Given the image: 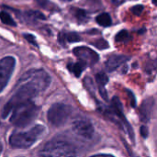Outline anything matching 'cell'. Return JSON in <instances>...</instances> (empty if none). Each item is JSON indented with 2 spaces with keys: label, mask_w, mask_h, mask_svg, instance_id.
I'll use <instances>...</instances> for the list:
<instances>
[{
  "label": "cell",
  "mask_w": 157,
  "mask_h": 157,
  "mask_svg": "<svg viewBox=\"0 0 157 157\" xmlns=\"http://www.w3.org/2000/svg\"><path fill=\"white\" fill-rule=\"evenodd\" d=\"M19 157H22V156H19Z\"/></svg>",
  "instance_id": "f1b7e54d"
},
{
  "label": "cell",
  "mask_w": 157,
  "mask_h": 157,
  "mask_svg": "<svg viewBox=\"0 0 157 157\" xmlns=\"http://www.w3.org/2000/svg\"><path fill=\"white\" fill-rule=\"evenodd\" d=\"M143 129H142V134L144 136V137H146V135H147V132L145 131V127H142Z\"/></svg>",
  "instance_id": "d4e9b609"
},
{
  "label": "cell",
  "mask_w": 157,
  "mask_h": 157,
  "mask_svg": "<svg viewBox=\"0 0 157 157\" xmlns=\"http://www.w3.org/2000/svg\"><path fill=\"white\" fill-rule=\"evenodd\" d=\"M75 17L79 20V21H85L86 19V12L83 9H80V8H76L75 10Z\"/></svg>",
  "instance_id": "d6986e66"
},
{
  "label": "cell",
  "mask_w": 157,
  "mask_h": 157,
  "mask_svg": "<svg viewBox=\"0 0 157 157\" xmlns=\"http://www.w3.org/2000/svg\"><path fill=\"white\" fill-rule=\"evenodd\" d=\"M154 99L153 98H148L144 101V103L141 106L140 113H141V119L144 121H148L149 119L151 118V114L154 109Z\"/></svg>",
  "instance_id": "8fae6325"
},
{
  "label": "cell",
  "mask_w": 157,
  "mask_h": 157,
  "mask_svg": "<svg viewBox=\"0 0 157 157\" xmlns=\"http://www.w3.org/2000/svg\"><path fill=\"white\" fill-rule=\"evenodd\" d=\"M87 65L82 62V61H79L78 63H69L68 64V70L71 71L76 77H79L83 72V70H85V68L86 67Z\"/></svg>",
  "instance_id": "4fadbf2b"
},
{
  "label": "cell",
  "mask_w": 157,
  "mask_h": 157,
  "mask_svg": "<svg viewBox=\"0 0 157 157\" xmlns=\"http://www.w3.org/2000/svg\"><path fill=\"white\" fill-rule=\"evenodd\" d=\"M39 112V108L33 102L28 101L17 106L11 111L10 121L13 125L18 128H22L30 124Z\"/></svg>",
  "instance_id": "277c9868"
},
{
  "label": "cell",
  "mask_w": 157,
  "mask_h": 157,
  "mask_svg": "<svg viewBox=\"0 0 157 157\" xmlns=\"http://www.w3.org/2000/svg\"><path fill=\"white\" fill-rule=\"evenodd\" d=\"M153 3H154V4L155 5V4H156V0H153Z\"/></svg>",
  "instance_id": "4316f807"
},
{
  "label": "cell",
  "mask_w": 157,
  "mask_h": 157,
  "mask_svg": "<svg viewBox=\"0 0 157 157\" xmlns=\"http://www.w3.org/2000/svg\"><path fill=\"white\" fill-rule=\"evenodd\" d=\"M36 3L41 6L44 9H48V10H54L55 9V5L52 4L49 0H35Z\"/></svg>",
  "instance_id": "e0dca14e"
},
{
  "label": "cell",
  "mask_w": 157,
  "mask_h": 157,
  "mask_svg": "<svg viewBox=\"0 0 157 157\" xmlns=\"http://www.w3.org/2000/svg\"><path fill=\"white\" fill-rule=\"evenodd\" d=\"M96 20H97L98 24L102 27H109L112 24L111 17L108 13H102V14L98 15L96 17Z\"/></svg>",
  "instance_id": "5bb4252c"
},
{
  "label": "cell",
  "mask_w": 157,
  "mask_h": 157,
  "mask_svg": "<svg viewBox=\"0 0 157 157\" xmlns=\"http://www.w3.org/2000/svg\"><path fill=\"white\" fill-rule=\"evenodd\" d=\"M72 130L76 135L86 140L92 139L94 135V128L92 123L89 121V120L85 118H79L75 120L73 122Z\"/></svg>",
  "instance_id": "52a82bcc"
},
{
  "label": "cell",
  "mask_w": 157,
  "mask_h": 157,
  "mask_svg": "<svg viewBox=\"0 0 157 157\" xmlns=\"http://www.w3.org/2000/svg\"><path fill=\"white\" fill-rule=\"evenodd\" d=\"M112 110L114 112V114L119 118L120 121H121L124 126L126 127V131L128 132V134L130 135L131 137V140L132 142H134V137H133V132H132V129L131 127V125L129 124V122L126 121V118L124 117L123 115V112H122V109H121V105L119 101V99L117 98H115L112 101Z\"/></svg>",
  "instance_id": "9c48e42d"
},
{
  "label": "cell",
  "mask_w": 157,
  "mask_h": 157,
  "mask_svg": "<svg viewBox=\"0 0 157 157\" xmlns=\"http://www.w3.org/2000/svg\"><path fill=\"white\" fill-rule=\"evenodd\" d=\"M1 152H2V145H1V144H0V154H1Z\"/></svg>",
  "instance_id": "484cf974"
},
{
  "label": "cell",
  "mask_w": 157,
  "mask_h": 157,
  "mask_svg": "<svg viewBox=\"0 0 157 157\" xmlns=\"http://www.w3.org/2000/svg\"><path fill=\"white\" fill-rule=\"evenodd\" d=\"M75 145L67 140L56 138L50 141L40 152L39 157H76Z\"/></svg>",
  "instance_id": "7a4b0ae2"
},
{
  "label": "cell",
  "mask_w": 157,
  "mask_h": 157,
  "mask_svg": "<svg viewBox=\"0 0 157 157\" xmlns=\"http://www.w3.org/2000/svg\"><path fill=\"white\" fill-rule=\"evenodd\" d=\"M144 7L143 5H137V6H134L131 8V11L132 12V14L136 15V16H140L142 14V12L144 11Z\"/></svg>",
  "instance_id": "44dd1931"
},
{
  "label": "cell",
  "mask_w": 157,
  "mask_h": 157,
  "mask_svg": "<svg viewBox=\"0 0 157 157\" xmlns=\"http://www.w3.org/2000/svg\"><path fill=\"white\" fill-rule=\"evenodd\" d=\"M16 60L12 56H6L0 60V92L7 85L14 71Z\"/></svg>",
  "instance_id": "8992f818"
},
{
  "label": "cell",
  "mask_w": 157,
  "mask_h": 157,
  "mask_svg": "<svg viewBox=\"0 0 157 157\" xmlns=\"http://www.w3.org/2000/svg\"><path fill=\"white\" fill-rule=\"evenodd\" d=\"M45 133V127L35 125L29 131L23 132H14L9 138V144L13 148L26 149L33 145Z\"/></svg>",
  "instance_id": "3957f363"
},
{
  "label": "cell",
  "mask_w": 157,
  "mask_h": 157,
  "mask_svg": "<svg viewBox=\"0 0 157 157\" xmlns=\"http://www.w3.org/2000/svg\"><path fill=\"white\" fill-rule=\"evenodd\" d=\"M0 20H1L4 24L8 25V26H13V27H15V26L17 25L16 22H15V20L12 18V17H11L8 13H6V12H5V11H1V12H0Z\"/></svg>",
  "instance_id": "2e32d148"
},
{
  "label": "cell",
  "mask_w": 157,
  "mask_h": 157,
  "mask_svg": "<svg viewBox=\"0 0 157 157\" xmlns=\"http://www.w3.org/2000/svg\"><path fill=\"white\" fill-rule=\"evenodd\" d=\"M71 113L72 109L70 106L63 103H55L48 111V120L53 126L60 127L67 121Z\"/></svg>",
  "instance_id": "5b68a950"
},
{
  "label": "cell",
  "mask_w": 157,
  "mask_h": 157,
  "mask_svg": "<svg viewBox=\"0 0 157 157\" xmlns=\"http://www.w3.org/2000/svg\"><path fill=\"white\" fill-rule=\"evenodd\" d=\"M131 39L132 38H131L129 32L127 30H125V29L121 30L120 32H118L116 37H115V40L117 42H125V43H127L128 41L131 40Z\"/></svg>",
  "instance_id": "9a60e30c"
},
{
  "label": "cell",
  "mask_w": 157,
  "mask_h": 157,
  "mask_svg": "<svg viewBox=\"0 0 157 157\" xmlns=\"http://www.w3.org/2000/svg\"><path fill=\"white\" fill-rule=\"evenodd\" d=\"M29 15H30V16H32V17H34L35 18H39V19H45L46 17H45V16L42 14V13H40V11H30V12H29Z\"/></svg>",
  "instance_id": "603a6c76"
},
{
  "label": "cell",
  "mask_w": 157,
  "mask_h": 157,
  "mask_svg": "<svg viewBox=\"0 0 157 157\" xmlns=\"http://www.w3.org/2000/svg\"><path fill=\"white\" fill-rule=\"evenodd\" d=\"M50 83V75L42 69H33L25 73L19 79L14 95L6 104L2 118L6 119L17 106L30 101L31 98L44 91Z\"/></svg>",
  "instance_id": "6da1fadb"
},
{
  "label": "cell",
  "mask_w": 157,
  "mask_h": 157,
  "mask_svg": "<svg viewBox=\"0 0 157 157\" xmlns=\"http://www.w3.org/2000/svg\"><path fill=\"white\" fill-rule=\"evenodd\" d=\"M96 79H97V82L98 84V88H99V92H100L101 97L105 100H107L108 99V95H107V92L105 90V86H106V84L109 81L108 76L104 73H98L96 75Z\"/></svg>",
  "instance_id": "7c38bea8"
},
{
  "label": "cell",
  "mask_w": 157,
  "mask_h": 157,
  "mask_svg": "<svg viewBox=\"0 0 157 157\" xmlns=\"http://www.w3.org/2000/svg\"><path fill=\"white\" fill-rule=\"evenodd\" d=\"M74 54L79 59V61L84 62L86 65H94L99 60L98 54L87 47L80 46L75 48Z\"/></svg>",
  "instance_id": "ba28073f"
},
{
  "label": "cell",
  "mask_w": 157,
  "mask_h": 157,
  "mask_svg": "<svg viewBox=\"0 0 157 157\" xmlns=\"http://www.w3.org/2000/svg\"><path fill=\"white\" fill-rule=\"evenodd\" d=\"M92 44H93L95 47H97L98 49H99V50H104V49H106V48H109V43H108V41L105 40H103V39H100V40H98L93 42Z\"/></svg>",
  "instance_id": "ffe728a7"
},
{
  "label": "cell",
  "mask_w": 157,
  "mask_h": 157,
  "mask_svg": "<svg viewBox=\"0 0 157 157\" xmlns=\"http://www.w3.org/2000/svg\"><path fill=\"white\" fill-rule=\"evenodd\" d=\"M91 157H114L112 155H94V156Z\"/></svg>",
  "instance_id": "cb8c5ba5"
},
{
  "label": "cell",
  "mask_w": 157,
  "mask_h": 157,
  "mask_svg": "<svg viewBox=\"0 0 157 157\" xmlns=\"http://www.w3.org/2000/svg\"><path fill=\"white\" fill-rule=\"evenodd\" d=\"M64 1H71V0H64Z\"/></svg>",
  "instance_id": "83f0119b"
},
{
  "label": "cell",
  "mask_w": 157,
  "mask_h": 157,
  "mask_svg": "<svg viewBox=\"0 0 157 157\" xmlns=\"http://www.w3.org/2000/svg\"><path fill=\"white\" fill-rule=\"evenodd\" d=\"M80 40V36L75 32H69L65 33V41L69 42H76Z\"/></svg>",
  "instance_id": "ac0fdd59"
},
{
  "label": "cell",
  "mask_w": 157,
  "mask_h": 157,
  "mask_svg": "<svg viewBox=\"0 0 157 157\" xmlns=\"http://www.w3.org/2000/svg\"><path fill=\"white\" fill-rule=\"evenodd\" d=\"M24 38L31 44L35 45V46H38L37 44V41H36V38L34 35H31V34H24Z\"/></svg>",
  "instance_id": "7402d4cb"
},
{
  "label": "cell",
  "mask_w": 157,
  "mask_h": 157,
  "mask_svg": "<svg viewBox=\"0 0 157 157\" xmlns=\"http://www.w3.org/2000/svg\"><path fill=\"white\" fill-rule=\"evenodd\" d=\"M129 60L128 56L125 55H113L110 58L108 59V61L105 63L106 69L108 72L115 71L118 67H120L121 64L126 63Z\"/></svg>",
  "instance_id": "30bf717a"
}]
</instances>
